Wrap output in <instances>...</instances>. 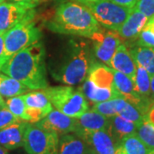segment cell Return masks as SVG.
I'll return each mask as SVG.
<instances>
[{
	"mask_svg": "<svg viewBox=\"0 0 154 154\" xmlns=\"http://www.w3.org/2000/svg\"><path fill=\"white\" fill-rule=\"evenodd\" d=\"M45 59L44 45L37 42L12 56L0 71L30 90H43L48 86Z\"/></svg>",
	"mask_w": 154,
	"mask_h": 154,
	"instance_id": "6da1fadb",
	"label": "cell"
},
{
	"mask_svg": "<svg viewBox=\"0 0 154 154\" xmlns=\"http://www.w3.org/2000/svg\"><path fill=\"white\" fill-rule=\"evenodd\" d=\"M93 53L94 51L87 42L69 40L57 60L51 65L52 76L68 86L83 82L94 63Z\"/></svg>",
	"mask_w": 154,
	"mask_h": 154,
	"instance_id": "7a4b0ae2",
	"label": "cell"
},
{
	"mask_svg": "<svg viewBox=\"0 0 154 154\" xmlns=\"http://www.w3.org/2000/svg\"><path fill=\"white\" fill-rule=\"evenodd\" d=\"M47 27L55 33L89 38L99 29V24L88 6L69 2L57 9Z\"/></svg>",
	"mask_w": 154,
	"mask_h": 154,
	"instance_id": "3957f363",
	"label": "cell"
},
{
	"mask_svg": "<svg viewBox=\"0 0 154 154\" xmlns=\"http://www.w3.org/2000/svg\"><path fill=\"white\" fill-rule=\"evenodd\" d=\"M43 90L56 110L69 116L78 118L88 110V101L80 88L58 86Z\"/></svg>",
	"mask_w": 154,
	"mask_h": 154,
	"instance_id": "277c9868",
	"label": "cell"
},
{
	"mask_svg": "<svg viewBox=\"0 0 154 154\" xmlns=\"http://www.w3.org/2000/svg\"><path fill=\"white\" fill-rule=\"evenodd\" d=\"M41 33L33 20L20 22L5 33V48L0 57V69L13 55L38 42Z\"/></svg>",
	"mask_w": 154,
	"mask_h": 154,
	"instance_id": "5b68a950",
	"label": "cell"
},
{
	"mask_svg": "<svg viewBox=\"0 0 154 154\" xmlns=\"http://www.w3.org/2000/svg\"><path fill=\"white\" fill-rule=\"evenodd\" d=\"M58 134L28 123L24 134L23 147L28 154H57Z\"/></svg>",
	"mask_w": 154,
	"mask_h": 154,
	"instance_id": "8992f818",
	"label": "cell"
},
{
	"mask_svg": "<svg viewBox=\"0 0 154 154\" xmlns=\"http://www.w3.org/2000/svg\"><path fill=\"white\" fill-rule=\"evenodd\" d=\"M99 25L110 30L117 31L129 16L133 9L119 5L110 0H99L88 5Z\"/></svg>",
	"mask_w": 154,
	"mask_h": 154,
	"instance_id": "52a82bcc",
	"label": "cell"
},
{
	"mask_svg": "<svg viewBox=\"0 0 154 154\" xmlns=\"http://www.w3.org/2000/svg\"><path fill=\"white\" fill-rule=\"evenodd\" d=\"M35 4L2 2L0 4V33H5L20 22L33 20Z\"/></svg>",
	"mask_w": 154,
	"mask_h": 154,
	"instance_id": "ba28073f",
	"label": "cell"
},
{
	"mask_svg": "<svg viewBox=\"0 0 154 154\" xmlns=\"http://www.w3.org/2000/svg\"><path fill=\"white\" fill-rule=\"evenodd\" d=\"M89 38L93 44L94 56L103 63L109 66L117 47L122 44L118 33L110 29H98Z\"/></svg>",
	"mask_w": 154,
	"mask_h": 154,
	"instance_id": "9c48e42d",
	"label": "cell"
},
{
	"mask_svg": "<svg viewBox=\"0 0 154 154\" xmlns=\"http://www.w3.org/2000/svg\"><path fill=\"white\" fill-rule=\"evenodd\" d=\"M39 128L57 134H66L75 131L76 118L65 115L57 110H52L43 119L35 123Z\"/></svg>",
	"mask_w": 154,
	"mask_h": 154,
	"instance_id": "30bf717a",
	"label": "cell"
},
{
	"mask_svg": "<svg viewBox=\"0 0 154 154\" xmlns=\"http://www.w3.org/2000/svg\"><path fill=\"white\" fill-rule=\"evenodd\" d=\"M75 134L88 144L94 154H115V142L106 130L77 131Z\"/></svg>",
	"mask_w": 154,
	"mask_h": 154,
	"instance_id": "8fae6325",
	"label": "cell"
},
{
	"mask_svg": "<svg viewBox=\"0 0 154 154\" xmlns=\"http://www.w3.org/2000/svg\"><path fill=\"white\" fill-rule=\"evenodd\" d=\"M27 125L28 122L20 121L0 129V146L8 150L23 146Z\"/></svg>",
	"mask_w": 154,
	"mask_h": 154,
	"instance_id": "7c38bea8",
	"label": "cell"
},
{
	"mask_svg": "<svg viewBox=\"0 0 154 154\" xmlns=\"http://www.w3.org/2000/svg\"><path fill=\"white\" fill-rule=\"evenodd\" d=\"M109 66L116 71L126 75L134 81L137 64L131 55L130 51L128 50L125 45L121 44L117 47L115 54L110 60Z\"/></svg>",
	"mask_w": 154,
	"mask_h": 154,
	"instance_id": "4fadbf2b",
	"label": "cell"
},
{
	"mask_svg": "<svg viewBox=\"0 0 154 154\" xmlns=\"http://www.w3.org/2000/svg\"><path fill=\"white\" fill-rule=\"evenodd\" d=\"M148 17H146L141 12L133 9L129 16L127 17L125 22L116 32L121 38L134 39L137 38L142 28L146 25Z\"/></svg>",
	"mask_w": 154,
	"mask_h": 154,
	"instance_id": "5bb4252c",
	"label": "cell"
},
{
	"mask_svg": "<svg viewBox=\"0 0 154 154\" xmlns=\"http://www.w3.org/2000/svg\"><path fill=\"white\" fill-rule=\"evenodd\" d=\"M77 131H98L108 129L109 117L93 110H87L83 115L76 118Z\"/></svg>",
	"mask_w": 154,
	"mask_h": 154,
	"instance_id": "9a60e30c",
	"label": "cell"
},
{
	"mask_svg": "<svg viewBox=\"0 0 154 154\" xmlns=\"http://www.w3.org/2000/svg\"><path fill=\"white\" fill-rule=\"evenodd\" d=\"M86 99L94 104L107 101L110 99L121 98L114 88H101L97 87L88 78H86L82 87H80Z\"/></svg>",
	"mask_w": 154,
	"mask_h": 154,
	"instance_id": "2e32d148",
	"label": "cell"
},
{
	"mask_svg": "<svg viewBox=\"0 0 154 154\" xmlns=\"http://www.w3.org/2000/svg\"><path fill=\"white\" fill-rule=\"evenodd\" d=\"M109 119L110 122L107 132L110 134L115 144L123 137L136 133L137 125L133 122L128 121L119 115L113 116L109 117Z\"/></svg>",
	"mask_w": 154,
	"mask_h": 154,
	"instance_id": "e0dca14e",
	"label": "cell"
},
{
	"mask_svg": "<svg viewBox=\"0 0 154 154\" xmlns=\"http://www.w3.org/2000/svg\"><path fill=\"white\" fill-rule=\"evenodd\" d=\"M87 78L99 88H114L113 69L110 67L106 66V64L94 62L88 71Z\"/></svg>",
	"mask_w": 154,
	"mask_h": 154,
	"instance_id": "ac0fdd59",
	"label": "cell"
},
{
	"mask_svg": "<svg viewBox=\"0 0 154 154\" xmlns=\"http://www.w3.org/2000/svg\"><path fill=\"white\" fill-rule=\"evenodd\" d=\"M150 149L138 137L136 133L125 136L115 144V154H148Z\"/></svg>",
	"mask_w": 154,
	"mask_h": 154,
	"instance_id": "d6986e66",
	"label": "cell"
},
{
	"mask_svg": "<svg viewBox=\"0 0 154 154\" xmlns=\"http://www.w3.org/2000/svg\"><path fill=\"white\" fill-rule=\"evenodd\" d=\"M88 146L79 136L63 134L59 139L57 154H88Z\"/></svg>",
	"mask_w": 154,
	"mask_h": 154,
	"instance_id": "ffe728a7",
	"label": "cell"
},
{
	"mask_svg": "<svg viewBox=\"0 0 154 154\" xmlns=\"http://www.w3.org/2000/svg\"><path fill=\"white\" fill-rule=\"evenodd\" d=\"M129 51L136 64L143 67L152 76L154 75V47L137 45Z\"/></svg>",
	"mask_w": 154,
	"mask_h": 154,
	"instance_id": "44dd1931",
	"label": "cell"
},
{
	"mask_svg": "<svg viewBox=\"0 0 154 154\" xmlns=\"http://www.w3.org/2000/svg\"><path fill=\"white\" fill-rule=\"evenodd\" d=\"M22 97L24 99V102L27 107L34 108L43 111L45 116L48 115L53 110V106L51 105L47 95L43 91H34L26 94H22Z\"/></svg>",
	"mask_w": 154,
	"mask_h": 154,
	"instance_id": "7402d4cb",
	"label": "cell"
},
{
	"mask_svg": "<svg viewBox=\"0 0 154 154\" xmlns=\"http://www.w3.org/2000/svg\"><path fill=\"white\" fill-rule=\"evenodd\" d=\"M28 90L27 87L16 79L0 73V95L3 98H11L24 94Z\"/></svg>",
	"mask_w": 154,
	"mask_h": 154,
	"instance_id": "603a6c76",
	"label": "cell"
},
{
	"mask_svg": "<svg viewBox=\"0 0 154 154\" xmlns=\"http://www.w3.org/2000/svg\"><path fill=\"white\" fill-rule=\"evenodd\" d=\"M151 79H152V76L150 75L148 72L146 71L143 67L140 66L137 64L135 76H134V79L133 81L134 86L135 92L141 98L145 99H151V98H150V95H151Z\"/></svg>",
	"mask_w": 154,
	"mask_h": 154,
	"instance_id": "cb8c5ba5",
	"label": "cell"
},
{
	"mask_svg": "<svg viewBox=\"0 0 154 154\" xmlns=\"http://www.w3.org/2000/svg\"><path fill=\"white\" fill-rule=\"evenodd\" d=\"M116 115L134 122L137 127L143 122L144 116L137 108L122 98H117L116 101Z\"/></svg>",
	"mask_w": 154,
	"mask_h": 154,
	"instance_id": "d4e9b609",
	"label": "cell"
},
{
	"mask_svg": "<svg viewBox=\"0 0 154 154\" xmlns=\"http://www.w3.org/2000/svg\"><path fill=\"white\" fill-rule=\"evenodd\" d=\"M5 106L17 118L22 121L28 122V116L26 112L27 106L22 95L9 98L5 101Z\"/></svg>",
	"mask_w": 154,
	"mask_h": 154,
	"instance_id": "484cf974",
	"label": "cell"
},
{
	"mask_svg": "<svg viewBox=\"0 0 154 154\" xmlns=\"http://www.w3.org/2000/svg\"><path fill=\"white\" fill-rule=\"evenodd\" d=\"M137 136L150 150L154 148V126L144 119L137 127Z\"/></svg>",
	"mask_w": 154,
	"mask_h": 154,
	"instance_id": "4316f807",
	"label": "cell"
},
{
	"mask_svg": "<svg viewBox=\"0 0 154 154\" xmlns=\"http://www.w3.org/2000/svg\"><path fill=\"white\" fill-rule=\"evenodd\" d=\"M137 38L138 45L154 47V16L149 17Z\"/></svg>",
	"mask_w": 154,
	"mask_h": 154,
	"instance_id": "83f0119b",
	"label": "cell"
},
{
	"mask_svg": "<svg viewBox=\"0 0 154 154\" xmlns=\"http://www.w3.org/2000/svg\"><path fill=\"white\" fill-rule=\"evenodd\" d=\"M116 101H117V98L100 103H96L94 105L92 110L97 111L107 117H111L116 115Z\"/></svg>",
	"mask_w": 154,
	"mask_h": 154,
	"instance_id": "f1b7e54d",
	"label": "cell"
},
{
	"mask_svg": "<svg viewBox=\"0 0 154 154\" xmlns=\"http://www.w3.org/2000/svg\"><path fill=\"white\" fill-rule=\"evenodd\" d=\"M20 121L22 120L13 115L6 106L0 107V129Z\"/></svg>",
	"mask_w": 154,
	"mask_h": 154,
	"instance_id": "f546056e",
	"label": "cell"
},
{
	"mask_svg": "<svg viewBox=\"0 0 154 154\" xmlns=\"http://www.w3.org/2000/svg\"><path fill=\"white\" fill-rule=\"evenodd\" d=\"M134 9L141 12L148 18L152 17L154 16V0H139Z\"/></svg>",
	"mask_w": 154,
	"mask_h": 154,
	"instance_id": "4dcf8cb0",
	"label": "cell"
},
{
	"mask_svg": "<svg viewBox=\"0 0 154 154\" xmlns=\"http://www.w3.org/2000/svg\"><path fill=\"white\" fill-rule=\"evenodd\" d=\"M113 3H116L117 5L124 7H128L130 9H134V7L135 6V5L137 4V2L139 0H110Z\"/></svg>",
	"mask_w": 154,
	"mask_h": 154,
	"instance_id": "1f68e13d",
	"label": "cell"
},
{
	"mask_svg": "<svg viewBox=\"0 0 154 154\" xmlns=\"http://www.w3.org/2000/svg\"><path fill=\"white\" fill-rule=\"evenodd\" d=\"M144 119L154 126V104L149 108L146 115L144 116Z\"/></svg>",
	"mask_w": 154,
	"mask_h": 154,
	"instance_id": "d6a6232c",
	"label": "cell"
},
{
	"mask_svg": "<svg viewBox=\"0 0 154 154\" xmlns=\"http://www.w3.org/2000/svg\"><path fill=\"white\" fill-rule=\"evenodd\" d=\"M5 48V33H0V57L4 52Z\"/></svg>",
	"mask_w": 154,
	"mask_h": 154,
	"instance_id": "836d02e7",
	"label": "cell"
},
{
	"mask_svg": "<svg viewBox=\"0 0 154 154\" xmlns=\"http://www.w3.org/2000/svg\"><path fill=\"white\" fill-rule=\"evenodd\" d=\"M150 98L154 102V75L151 79V95Z\"/></svg>",
	"mask_w": 154,
	"mask_h": 154,
	"instance_id": "e575fe53",
	"label": "cell"
},
{
	"mask_svg": "<svg viewBox=\"0 0 154 154\" xmlns=\"http://www.w3.org/2000/svg\"><path fill=\"white\" fill-rule=\"evenodd\" d=\"M80 3H82V5H90V4H94V3H96L99 0H78Z\"/></svg>",
	"mask_w": 154,
	"mask_h": 154,
	"instance_id": "d590c367",
	"label": "cell"
},
{
	"mask_svg": "<svg viewBox=\"0 0 154 154\" xmlns=\"http://www.w3.org/2000/svg\"><path fill=\"white\" fill-rule=\"evenodd\" d=\"M16 3H22V4H34L36 0H11Z\"/></svg>",
	"mask_w": 154,
	"mask_h": 154,
	"instance_id": "8d00e7d4",
	"label": "cell"
},
{
	"mask_svg": "<svg viewBox=\"0 0 154 154\" xmlns=\"http://www.w3.org/2000/svg\"><path fill=\"white\" fill-rule=\"evenodd\" d=\"M0 154H8V149L0 146Z\"/></svg>",
	"mask_w": 154,
	"mask_h": 154,
	"instance_id": "74e56055",
	"label": "cell"
},
{
	"mask_svg": "<svg viewBox=\"0 0 154 154\" xmlns=\"http://www.w3.org/2000/svg\"><path fill=\"white\" fill-rule=\"evenodd\" d=\"M1 106H5V101L4 100L3 97L0 95V107Z\"/></svg>",
	"mask_w": 154,
	"mask_h": 154,
	"instance_id": "f35d334b",
	"label": "cell"
},
{
	"mask_svg": "<svg viewBox=\"0 0 154 154\" xmlns=\"http://www.w3.org/2000/svg\"><path fill=\"white\" fill-rule=\"evenodd\" d=\"M148 154H154V148L153 149H151V150H150V152H149Z\"/></svg>",
	"mask_w": 154,
	"mask_h": 154,
	"instance_id": "ab89813d",
	"label": "cell"
},
{
	"mask_svg": "<svg viewBox=\"0 0 154 154\" xmlns=\"http://www.w3.org/2000/svg\"><path fill=\"white\" fill-rule=\"evenodd\" d=\"M88 148H89V147H88ZM88 154H94V152H92V151H91V150H90V149H88Z\"/></svg>",
	"mask_w": 154,
	"mask_h": 154,
	"instance_id": "60d3db41",
	"label": "cell"
},
{
	"mask_svg": "<svg viewBox=\"0 0 154 154\" xmlns=\"http://www.w3.org/2000/svg\"><path fill=\"white\" fill-rule=\"evenodd\" d=\"M2 2H4V1H2V0H0V4H1Z\"/></svg>",
	"mask_w": 154,
	"mask_h": 154,
	"instance_id": "b9f144b4",
	"label": "cell"
},
{
	"mask_svg": "<svg viewBox=\"0 0 154 154\" xmlns=\"http://www.w3.org/2000/svg\"><path fill=\"white\" fill-rule=\"evenodd\" d=\"M2 1H5V0H2Z\"/></svg>",
	"mask_w": 154,
	"mask_h": 154,
	"instance_id": "7bdbcfd3",
	"label": "cell"
}]
</instances>
